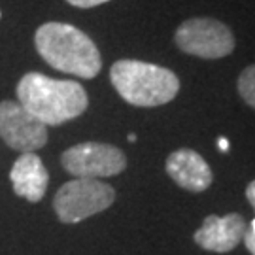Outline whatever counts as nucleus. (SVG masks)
<instances>
[{
	"instance_id": "nucleus-6",
	"label": "nucleus",
	"mask_w": 255,
	"mask_h": 255,
	"mask_svg": "<svg viewBox=\"0 0 255 255\" xmlns=\"http://www.w3.org/2000/svg\"><path fill=\"white\" fill-rule=\"evenodd\" d=\"M61 164L74 178H110L125 170V153L116 146L101 142H82L61 155Z\"/></svg>"
},
{
	"instance_id": "nucleus-1",
	"label": "nucleus",
	"mask_w": 255,
	"mask_h": 255,
	"mask_svg": "<svg viewBox=\"0 0 255 255\" xmlns=\"http://www.w3.org/2000/svg\"><path fill=\"white\" fill-rule=\"evenodd\" d=\"M17 102L46 125H63L82 116L89 106L82 83L49 78L42 72H28L19 80Z\"/></svg>"
},
{
	"instance_id": "nucleus-3",
	"label": "nucleus",
	"mask_w": 255,
	"mask_h": 255,
	"mask_svg": "<svg viewBox=\"0 0 255 255\" xmlns=\"http://www.w3.org/2000/svg\"><path fill=\"white\" fill-rule=\"evenodd\" d=\"M110 82L123 101L142 108L166 104L180 91V80L172 70L134 59L112 64Z\"/></svg>"
},
{
	"instance_id": "nucleus-4",
	"label": "nucleus",
	"mask_w": 255,
	"mask_h": 255,
	"mask_svg": "<svg viewBox=\"0 0 255 255\" xmlns=\"http://www.w3.org/2000/svg\"><path fill=\"white\" fill-rule=\"evenodd\" d=\"M116 191L112 185L93 178H74L55 193L53 208L63 223H80L112 206Z\"/></svg>"
},
{
	"instance_id": "nucleus-2",
	"label": "nucleus",
	"mask_w": 255,
	"mask_h": 255,
	"mask_svg": "<svg viewBox=\"0 0 255 255\" xmlns=\"http://www.w3.org/2000/svg\"><path fill=\"white\" fill-rule=\"evenodd\" d=\"M40 57L51 68L91 80L101 72L102 59L91 38L68 23H44L34 34Z\"/></svg>"
},
{
	"instance_id": "nucleus-12",
	"label": "nucleus",
	"mask_w": 255,
	"mask_h": 255,
	"mask_svg": "<svg viewBox=\"0 0 255 255\" xmlns=\"http://www.w3.org/2000/svg\"><path fill=\"white\" fill-rule=\"evenodd\" d=\"M68 4H72L76 8H95V6H101V4H106L110 0H66Z\"/></svg>"
},
{
	"instance_id": "nucleus-15",
	"label": "nucleus",
	"mask_w": 255,
	"mask_h": 255,
	"mask_svg": "<svg viewBox=\"0 0 255 255\" xmlns=\"http://www.w3.org/2000/svg\"><path fill=\"white\" fill-rule=\"evenodd\" d=\"M218 146H219V149H221V151H229V142L225 140V138H219Z\"/></svg>"
},
{
	"instance_id": "nucleus-11",
	"label": "nucleus",
	"mask_w": 255,
	"mask_h": 255,
	"mask_svg": "<svg viewBox=\"0 0 255 255\" xmlns=\"http://www.w3.org/2000/svg\"><path fill=\"white\" fill-rule=\"evenodd\" d=\"M238 93L246 101V104L255 108V64L242 70L238 78Z\"/></svg>"
},
{
	"instance_id": "nucleus-9",
	"label": "nucleus",
	"mask_w": 255,
	"mask_h": 255,
	"mask_svg": "<svg viewBox=\"0 0 255 255\" xmlns=\"http://www.w3.org/2000/svg\"><path fill=\"white\" fill-rule=\"evenodd\" d=\"M166 172L180 187L193 193L206 191L214 180L208 163L197 151L187 147L168 155Z\"/></svg>"
},
{
	"instance_id": "nucleus-14",
	"label": "nucleus",
	"mask_w": 255,
	"mask_h": 255,
	"mask_svg": "<svg viewBox=\"0 0 255 255\" xmlns=\"http://www.w3.org/2000/svg\"><path fill=\"white\" fill-rule=\"evenodd\" d=\"M246 197H248V201H250V204L255 208V180L250 185H248V189H246Z\"/></svg>"
},
{
	"instance_id": "nucleus-16",
	"label": "nucleus",
	"mask_w": 255,
	"mask_h": 255,
	"mask_svg": "<svg viewBox=\"0 0 255 255\" xmlns=\"http://www.w3.org/2000/svg\"><path fill=\"white\" fill-rule=\"evenodd\" d=\"M128 142H136V134H134V132L128 134Z\"/></svg>"
},
{
	"instance_id": "nucleus-10",
	"label": "nucleus",
	"mask_w": 255,
	"mask_h": 255,
	"mask_svg": "<svg viewBox=\"0 0 255 255\" xmlns=\"http://www.w3.org/2000/svg\"><path fill=\"white\" fill-rule=\"evenodd\" d=\"M9 180L17 197L28 202H40L47 191L49 174L40 155L23 153L11 166Z\"/></svg>"
},
{
	"instance_id": "nucleus-17",
	"label": "nucleus",
	"mask_w": 255,
	"mask_h": 255,
	"mask_svg": "<svg viewBox=\"0 0 255 255\" xmlns=\"http://www.w3.org/2000/svg\"><path fill=\"white\" fill-rule=\"evenodd\" d=\"M250 231H254V233H255V219L252 221V229H250Z\"/></svg>"
},
{
	"instance_id": "nucleus-13",
	"label": "nucleus",
	"mask_w": 255,
	"mask_h": 255,
	"mask_svg": "<svg viewBox=\"0 0 255 255\" xmlns=\"http://www.w3.org/2000/svg\"><path fill=\"white\" fill-rule=\"evenodd\" d=\"M242 240L246 242V248L250 250V254L255 255V233H254V231H246Z\"/></svg>"
},
{
	"instance_id": "nucleus-8",
	"label": "nucleus",
	"mask_w": 255,
	"mask_h": 255,
	"mask_svg": "<svg viewBox=\"0 0 255 255\" xmlns=\"http://www.w3.org/2000/svg\"><path fill=\"white\" fill-rule=\"evenodd\" d=\"M246 223L240 214H227L223 218L208 216L201 229L195 233V242L204 250L225 254L242 242Z\"/></svg>"
},
{
	"instance_id": "nucleus-7",
	"label": "nucleus",
	"mask_w": 255,
	"mask_h": 255,
	"mask_svg": "<svg viewBox=\"0 0 255 255\" xmlns=\"http://www.w3.org/2000/svg\"><path fill=\"white\" fill-rule=\"evenodd\" d=\"M0 138L15 151L34 153L47 144V125L34 118L17 101H2Z\"/></svg>"
},
{
	"instance_id": "nucleus-18",
	"label": "nucleus",
	"mask_w": 255,
	"mask_h": 255,
	"mask_svg": "<svg viewBox=\"0 0 255 255\" xmlns=\"http://www.w3.org/2000/svg\"><path fill=\"white\" fill-rule=\"evenodd\" d=\"M0 17H2V11H0Z\"/></svg>"
},
{
	"instance_id": "nucleus-5",
	"label": "nucleus",
	"mask_w": 255,
	"mask_h": 255,
	"mask_svg": "<svg viewBox=\"0 0 255 255\" xmlns=\"http://www.w3.org/2000/svg\"><path fill=\"white\" fill-rule=\"evenodd\" d=\"M176 46L201 59H221L233 53L235 38L227 25L208 17L187 19L176 30Z\"/></svg>"
}]
</instances>
